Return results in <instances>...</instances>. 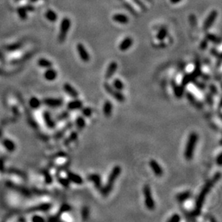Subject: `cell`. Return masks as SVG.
<instances>
[{
	"instance_id": "obj_1",
	"label": "cell",
	"mask_w": 222,
	"mask_h": 222,
	"mask_svg": "<svg viewBox=\"0 0 222 222\" xmlns=\"http://www.w3.org/2000/svg\"><path fill=\"white\" fill-rule=\"evenodd\" d=\"M214 183V181L212 179L208 180L206 183V184L204 185V186L203 187V188L201 189V192L198 195L196 200L195 207H194L192 212L190 213L192 217H198L201 215L203 206H204V202H205L206 196H207L209 192L211 191Z\"/></svg>"
},
{
	"instance_id": "obj_2",
	"label": "cell",
	"mask_w": 222,
	"mask_h": 222,
	"mask_svg": "<svg viewBox=\"0 0 222 222\" xmlns=\"http://www.w3.org/2000/svg\"><path fill=\"white\" fill-rule=\"evenodd\" d=\"M121 173H122V168L119 165H115L112 168V171H111L110 174H109L108 180H107V183L102 186L101 189L100 190L101 194L104 196H107L109 195L110 192L114 188V183L117 179L120 176Z\"/></svg>"
},
{
	"instance_id": "obj_3",
	"label": "cell",
	"mask_w": 222,
	"mask_h": 222,
	"mask_svg": "<svg viewBox=\"0 0 222 222\" xmlns=\"http://www.w3.org/2000/svg\"><path fill=\"white\" fill-rule=\"evenodd\" d=\"M198 140V135L196 132H193L189 135L184 150V157L186 160H191L193 157Z\"/></svg>"
},
{
	"instance_id": "obj_4",
	"label": "cell",
	"mask_w": 222,
	"mask_h": 222,
	"mask_svg": "<svg viewBox=\"0 0 222 222\" xmlns=\"http://www.w3.org/2000/svg\"><path fill=\"white\" fill-rule=\"evenodd\" d=\"M71 26V21L68 17H64L60 24V31L58 34V41L63 43L66 39L69 29Z\"/></svg>"
},
{
	"instance_id": "obj_5",
	"label": "cell",
	"mask_w": 222,
	"mask_h": 222,
	"mask_svg": "<svg viewBox=\"0 0 222 222\" xmlns=\"http://www.w3.org/2000/svg\"><path fill=\"white\" fill-rule=\"evenodd\" d=\"M144 198H145V207L150 211H152L155 208V202L152 197L151 188L149 185H145L143 189Z\"/></svg>"
},
{
	"instance_id": "obj_6",
	"label": "cell",
	"mask_w": 222,
	"mask_h": 222,
	"mask_svg": "<svg viewBox=\"0 0 222 222\" xmlns=\"http://www.w3.org/2000/svg\"><path fill=\"white\" fill-rule=\"evenodd\" d=\"M104 88L105 91L109 93V95H111L114 99H116L117 101L122 103L125 101V96L123 93L121 92L120 91H117L114 88L112 85H110L109 83L105 82L104 84Z\"/></svg>"
},
{
	"instance_id": "obj_7",
	"label": "cell",
	"mask_w": 222,
	"mask_h": 222,
	"mask_svg": "<svg viewBox=\"0 0 222 222\" xmlns=\"http://www.w3.org/2000/svg\"><path fill=\"white\" fill-rule=\"evenodd\" d=\"M218 17V12L216 10H212L211 12L209 13V15H208V17H206V19L204 21V26H203V29L204 30H208L211 28V27L214 25L215 20Z\"/></svg>"
},
{
	"instance_id": "obj_8",
	"label": "cell",
	"mask_w": 222,
	"mask_h": 222,
	"mask_svg": "<svg viewBox=\"0 0 222 222\" xmlns=\"http://www.w3.org/2000/svg\"><path fill=\"white\" fill-rule=\"evenodd\" d=\"M87 180L88 181L91 182L94 187L97 190H100L102 188V179L101 177L98 173H92V174L88 175L87 177Z\"/></svg>"
},
{
	"instance_id": "obj_9",
	"label": "cell",
	"mask_w": 222,
	"mask_h": 222,
	"mask_svg": "<svg viewBox=\"0 0 222 222\" xmlns=\"http://www.w3.org/2000/svg\"><path fill=\"white\" fill-rule=\"evenodd\" d=\"M76 50H77L78 53H79L80 58L85 62L87 63L90 60V55L88 54V51L86 50V48L82 43H78L76 46Z\"/></svg>"
},
{
	"instance_id": "obj_10",
	"label": "cell",
	"mask_w": 222,
	"mask_h": 222,
	"mask_svg": "<svg viewBox=\"0 0 222 222\" xmlns=\"http://www.w3.org/2000/svg\"><path fill=\"white\" fill-rule=\"evenodd\" d=\"M171 86H172L173 93L175 96L178 99H181L185 93V88L181 85H178L174 79L171 81Z\"/></svg>"
},
{
	"instance_id": "obj_11",
	"label": "cell",
	"mask_w": 222,
	"mask_h": 222,
	"mask_svg": "<svg viewBox=\"0 0 222 222\" xmlns=\"http://www.w3.org/2000/svg\"><path fill=\"white\" fill-rule=\"evenodd\" d=\"M66 177L71 183H74L76 185H82L84 183V180L79 174L71 172V171H67Z\"/></svg>"
},
{
	"instance_id": "obj_12",
	"label": "cell",
	"mask_w": 222,
	"mask_h": 222,
	"mask_svg": "<svg viewBox=\"0 0 222 222\" xmlns=\"http://www.w3.org/2000/svg\"><path fill=\"white\" fill-rule=\"evenodd\" d=\"M150 165V167L152 169V172L154 173V174L157 177H161L163 174V170H162V167L160 165V164L155 160L152 159L149 162Z\"/></svg>"
},
{
	"instance_id": "obj_13",
	"label": "cell",
	"mask_w": 222,
	"mask_h": 222,
	"mask_svg": "<svg viewBox=\"0 0 222 222\" xmlns=\"http://www.w3.org/2000/svg\"><path fill=\"white\" fill-rule=\"evenodd\" d=\"M43 103L52 108H57V107H61L63 104V101L60 99L55 98H47L43 101Z\"/></svg>"
},
{
	"instance_id": "obj_14",
	"label": "cell",
	"mask_w": 222,
	"mask_h": 222,
	"mask_svg": "<svg viewBox=\"0 0 222 222\" xmlns=\"http://www.w3.org/2000/svg\"><path fill=\"white\" fill-rule=\"evenodd\" d=\"M84 107L82 101L78 99L77 98L74 99V100H71L67 104V109L69 111H76L81 109Z\"/></svg>"
},
{
	"instance_id": "obj_15",
	"label": "cell",
	"mask_w": 222,
	"mask_h": 222,
	"mask_svg": "<svg viewBox=\"0 0 222 222\" xmlns=\"http://www.w3.org/2000/svg\"><path fill=\"white\" fill-rule=\"evenodd\" d=\"M185 96H186V98L188 99L189 101L190 102V104H193L194 107H196V108L198 109H203V107H204V104L201 101H200L198 100L196 97L194 96L191 92L188 91V92L185 93Z\"/></svg>"
},
{
	"instance_id": "obj_16",
	"label": "cell",
	"mask_w": 222,
	"mask_h": 222,
	"mask_svg": "<svg viewBox=\"0 0 222 222\" xmlns=\"http://www.w3.org/2000/svg\"><path fill=\"white\" fill-rule=\"evenodd\" d=\"M118 64L117 62L112 61L109 64L108 67H107V71H106L105 74V79H110L114 75L116 71L117 70Z\"/></svg>"
},
{
	"instance_id": "obj_17",
	"label": "cell",
	"mask_w": 222,
	"mask_h": 222,
	"mask_svg": "<svg viewBox=\"0 0 222 222\" xmlns=\"http://www.w3.org/2000/svg\"><path fill=\"white\" fill-rule=\"evenodd\" d=\"M112 20H113L114 22L121 24V25H126L129 22V17L126 16V15H124V14L122 13L114 14L113 16H112Z\"/></svg>"
},
{
	"instance_id": "obj_18",
	"label": "cell",
	"mask_w": 222,
	"mask_h": 222,
	"mask_svg": "<svg viewBox=\"0 0 222 222\" xmlns=\"http://www.w3.org/2000/svg\"><path fill=\"white\" fill-rule=\"evenodd\" d=\"M192 196V193L190 190H185V191L180 192L176 196V199L180 204H183L185 201H188Z\"/></svg>"
},
{
	"instance_id": "obj_19",
	"label": "cell",
	"mask_w": 222,
	"mask_h": 222,
	"mask_svg": "<svg viewBox=\"0 0 222 222\" xmlns=\"http://www.w3.org/2000/svg\"><path fill=\"white\" fill-rule=\"evenodd\" d=\"M133 45V40L132 38L131 37H126L123 39L122 40V42L120 43L119 46V49L121 50V51L124 52L126 51L128 49H129Z\"/></svg>"
},
{
	"instance_id": "obj_20",
	"label": "cell",
	"mask_w": 222,
	"mask_h": 222,
	"mask_svg": "<svg viewBox=\"0 0 222 222\" xmlns=\"http://www.w3.org/2000/svg\"><path fill=\"white\" fill-rule=\"evenodd\" d=\"M63 89L65 91V92L69 96H71L73 99H76L79 97V93L76 91V88L71 85L68 83H65L63 86Z\"/></svg>"
},
{
	"instance_id": "obj_21",
	"label": "cell",
	"mask_w": 222,
	"mask_h": 222,
	"mask_svg": "<svg viewBox=\"0 0 222 222\" xmlns=\"http://www.w3.org/2000/svg\"><path fill=\"white\" fill-rule=\"evenodd\" d=\"M57 76H58V73L55 69L52 68H47L46 72L44 73V78L48 81H55L56 79Z\"/></svg>"
},
{
	"instance_id": "obj_22",
	"label": "cell",
	"mask_w": 222,
	"mask_h": 222,
	"mask_svg": "<svg viewBox=\"0 0 222 222\" xmlns=\"http://www.w3.org/2000/svg\"><path fill=\"white\" fill-rule=\"evenodd\" d=\"M112 109H113V104L111 102V101H106L103 106V112L105 117H109L112 115Z\"/></svg>"
},
{
	"instance_id": "obj_23",
	"label": "cell",
	"mask_w": 222,
	"mask_h": 222,
	"mask_svg": "<svg viewBox=\"0 0 222 222\" xmlns=\"http://www.w3.org/2000/svg\"><path fill=\"white\" fill-rule=\"evenodd\" d=\"M2 145L4 148L9 152H14L16 150V145L14 143L12 140H10V139H4L2 141Z\"/></svg>"
},
{
	"instance_id": "obj_24",
	"label": "cell",
	"mask_w": 222,
	"mask_h": 222,
	"mask_svg": "<svg viewBox=\"0 0 222 222\" xmlns=\"http://www.w3.org/2000/svg\"><path fill=\"white\" fill-rule=\"evenodd\" d=\"M45 16H46L47 20L50 22H55L58 18L57 13L52 10H47L46 14H45Z\"/></svg>"
},
{
	"instance_id": "obj_25",
	"label": "cell",
	"mask_w": 222,
	"mask_h": 222,
	"mask_svg": "<svg viewBox=\"0 0 222 222\" xmlns=\"http://www.w3.org/2000/svg\"><path fill=\"white\" fill-rule=\"evenodd\" d=\"M37 65L43 68H50L53 67V63L48 59L42 58L37 60Z\"/></svg>"
},
{
	"instance_id": "obj_26",
	"label": "cell",
	"mask_w": 222,
	"mask_h": 222,
	"mask_svg": "<svg viewBox=\"0 0 222 222\" xmlns=\"http://www.w3.org/2000/svg\"><path fill=\"white\" fill-rule=\"evenodd\" d=\"M44 120L45 123H46V124L48 128L53 129V128H54L55 126V123L54 121L53 120V119L51 118V116H50V114L48 113V112H45Z\"/></svg>"
},
{
	"instance_id": "obj_27",
	"label": "cell",
	"mask_w": 222,
	"mask_h": 222,
	"mask_svg": "<svg viewBox=\"0 0 222 222\" xmlns=\"http://www.w3.org/2000/svg\"><path fill=\"white\" fill-rule=\"evenodd\" d=\"M57 180L60 185H61L62 186L64 187V188H68L69 186H70L71 182L69 181V180L68 179L67 177H63L61 175L58 174L57 175Z\"/></svg>"
},
{
	"instance_id": "obj_28",
	"label": "cell",
	"mask_w": 222,
	"mask_h": 222,
	"mask_svg": "<svg viewBox=\"0 0 222 222\" xmlns=\"http://www.w3.org/2000/svg\"><path fill=\"white\" fill-rule=\"evenodd\" d=\"M206 39L208 41H211V43H214V44L219 45L221 42V40L218 36L212 33H207L206 35Z\"/></svg>"
},
{
	"instance_id": "obj_29",
	"label": "cell",
	"mask_w": 222,
	"mask_h": 222,
	"mask_svg": "<svg viewBox=\"0 0 222 222\" xmlns=\"http://www.w3.org/2000/svg\"><path fill=\"white\" fill-rule=\"evenodd\" d=\"M168 36V29L165 27H162L158 31L157 35H156V38L160 42H162L165 40L166 37Z\"/></svg>"
},
{
	"instance_id": "obj_30",
	"label": "cell",
	"mask_w": 222,
	"mask_h": 222,
	"mask_svg": "<svg viewBox=\"0 0 222 222\" xmlns=\"http://www.w3.org/2000/svg\"><path fill=\"white\" fill-rule=\"evenodd\" d=\"M75 124H76V127H77L79 129L81 130L85 128L86 123V120H85L84 117H82V116H79V117H77V118H76Z\"/></svg>"
},
{
	"instance_id": "obj_31",
	"label": "cell",
	"mask_w": 222,
	"mask_h": 222,
	"mask_svg": "<svg viewBox=\"0 0 222 222\" xmlns=\"http://www.w3.org/2000/svg\"><path fill=\"white\" fill-rule=\"evenodd\" d=\"M17 12L19 17L22 20H25L27 19V11L25 7H19L17 9Z\"/></svg>"
},
{
	"instance_id": "obj_32",
	"label": "cell",
	"mask_w": 222,
	"mask_h": 222,
	"mask_svg": "<svg viewBox=\"0 0 222 222\" xmlns=\"http://www.w3.org/2000/svg\"><path fill=\"white\" fill-rule=\"evenodd\" d=\"M29 104L31 108L33 109H37L40 107L41 101H40L39 99L37 98V97H32V98L30 99V100H29Z\"/></svg>"
},
{
	"instance_id": "obj_33",
	"label": "cell",
	"mask_w": 222,
	"mask_h": 222,
	"mask_svg": "<svg viewBox=\"0 0 222 222\" xmlns=\"http://www.w3.org/2000/svg\"><path fill=\"white\" fill-rule=\"evenodd\" d=\"M112 86H113L116 90H117V91H120L124 89V84H123V82L119 79H116L114 80L113 83H112Z\"/></svg>"
},
{
	"instance_id": "obj_34",
	"label": "cell",
	"mask_w": 222,
	"mask_h": 222,
	"mask_svg": "<svg viewBox=\"0 0 222 222\" xmlns=\"http://www.w3.org/2000/svg\"><path fill=\"white\" fill-rule=\"evenodd\" d=\"M81 218H82L83 221H87L89 218V215H90V211L89 209H88V206H83V208L81 209Z\"/></svg>"
},
{
	"instance_id": "obj_35",
	"label": "cell",
	"mask_w": 222,
	"mask_h": 222,
	"mask_svg": "<svg viewBox=\"0 0 222 222\" xmlns=\"http://www.w3.org/2000/svg\"><path fill=\"white\" fill-rule=\"evenodd\" d=\"M78 137H79V135H78V133L76 132H72L70 134V135L68 136V137L65 140V144L68 145L70 143H74L76 140H77Z\"/></svg>"
},
{
	"instance_id": "obj_36",
	"label": "cell",
	"mask_w": 222,
	"mask_h": 222,
	"mask_svg": "<svg viewBox=\"0 0 222 222\" xmlns=\"http://www.w3.org/2000/svg\"><path fill=\"white\" fill-rule=\"evenodd\" d=\"M22 46V43H14V44H12V45H9V46L5 47V48H6L7 51L14 52V51H16V50H17L20 49Z\"/></svg>"
},
{
	"instance_id": "obj_37",
	"label": "cell",
	"mask_w": 222,
	"mask_h": 222,
	"mask_svg": "<svg viewBox=\"0 0 222 222\" xmlns=\"http://www.w3.org/2000/svg\"><path fill=\"white\" fill-rule=\"evenodd\" d=\"M71 210V206L69 205V204H63V205L60 206V209H59L58 215L60 216H61V215L65 214V213H67V212H69Z\"/></svg>"
},
{
	"instance_id": "obj_38",
	"label": "cell",
	"mask_w": 222,
	"mask_h": 222,
	"mask_svg": "<svg viewBox=\"0 0 222 222\" xmlns=\"http://www.w3.org/2000/svg\"><path fill=\"white\" fill-rule=\"evenodd\" d=\"M193 84L194 86L196 87L198 89H199L200 91H204V90L206 88V85L204 82H202V81H198L197 79H195L193 81Z\"/></svg>"
},
{
	"instance_id": "obj_39",
	"label": "cell",
	"mask_w": 222,
	"mask_h": 222,
	"mask_svg": "<svg viewBox=\"0 0 222 222\" xmlns=\"http://www.w3.org/2000/svg\"><path fill=\"white\" fill-rule=\"evenodd\" d=\"M81 113L85 117H90L92 115L93 111L90 107H82L81 108Z\"/></svg>"
},
{
	"instance_id": "obj_40",
	"label": "cell",
	"mask_w": 222,
	"mask_h": 222,
	"mask_svg": "<svg viewBox=\"0 0 222 222\" xmlns=\"http://www.w3.org/2000/svg\"><path fill=\"white\" fill-rule=\"evenodd\" d=\"M206 104L210 107H212L214 104V95L211 94V93H206L205 96Z\"/></svg>"
},
{
	"instance_id": "obj_41",
	"label": "cell",
	"mask_w": 222,
	"mask_h": 222,
	"mask_svg": "<svg viewBox=\"0 0 222 222\" xmlns=\"http://www.w3.org/2000/svg\"><path fill=\"white\" fill-rule=\"evenodd\" d=\"M124 7L130 13L132 14L134 16H137L138 15V13L137 12V11L135 10L134 7H133L131 4H129V3L126 2V1H124Z\"/></svg>"
},
{
	"instance_id": "obj_42",
	"label": "cell",
	"mask_w": 222,
	"mask_h": 222,
	"mask_svg": "<svg viewBox=\"0 0 222 222\" xmlns=\"http://www.w3.org/2000/svg\"><path fill=\"white\" fill-rule=\"evenodd\" d=\"M133 2L135 3L137 6L139 7L143 12H147V8L146 7V5L143 3V1L142 0H132Z\"/></svg>"
},
{
	"instance_id": "obj_43",
	"label": "cell",
	"mask_w": 222,
	"mask_h": 222,
	"mask_svg": "<svg viewBox=\"0 0 222 222\" xmlns=\"http://www.w3.org/2000/svg\"><path fill=\"white\" fill-rule=\"evenodd\" d=\"M208 88H209V93H211L212 95H217L218 93V88L214 84H210L209 86H208Z\"/></svg>"
},
{
	"instance_id": "obj_44",
	"label": "cell",
	"mask_w": 222,
	"mask_h": 222,
	"mask_svg": "<svg viewBox=\"0 0 222 222\" xmlns=\"http://www.w3.org/2000/svg\"><path fill=\"white\" fill-rule=\"evenodd\" d=\"M210 53H211V54H212V55H214V56L216 59H218V60H221V53H220L219 51H218V50H216V49H215L214 48H211V50H210Z\"/></svg>"
},
{
	"instance_id": "obj_45",
	"label": "cell",
	"mask_w": 222,
	"mask_h": 222,
	"mask_svg": "<svg viewBox=\"0 0 222 222\" xmlns=\"http://www.w3.org/2000/svg\"><path fill=\"white\" fill-rule=\"evenodd\" d=\"M181 220V217L178 214H174L168 220V222H179Z\"/></svg>"
},
{
	"instance_id": "obj_46",
	"label": "cell",
	"mask_w": 222,
	"mask_h": 222,
	"mask_svg": "<svg viewBox=\"0 0 222 222\" xmlns=\"http://www.w3.org/2000/svg\"><path fill=\"white\" fill-rule=\"evenodd\" d=\"M208 47V40L206 39H204L200 43V45H199V48H200L201 50H205Z\"/></svg>"
},
{
	"instance_id": "obj_47",
	"label": "cell",
	"mask_w": 222,
	"mask_h": 222,
	"mask_svg": "<svg viewBox=\"0 0 222 222\" xmlns=\"http://www.w3.org/2000/svg\"><path fill=\"white\" fill-rule=\"evenodd\" d=\"M31 220H32V221H34V222L45 221H46V220H45V218L42 217L41 216H40V215H34V216L32 217V218H31Z\"/></svg>"
},
{
	"instance_id": "obj_48",
	"label": "cell",
	"mask_w": 222,
	"mask_h": 222,
	"mask_svg": "<svg viewBox=\"0 0 222 222\" xmlns=\"http://www.w3.org/2000/svg\"><path fill=\"white\" fill-rule=\"evenodd\" d=\"M222 152H219L218 155L216 156V165L218 166V167H221V164H222Z\"/></svg>"
},
{
	"instance_id": "obj_49",
	"label": "cell",
	"mask_w": 222,
	"mask_h": 222,
	"mask_svg": "<svg viewBox=\"0 0 222 222\" xmlns=\"http://www.w3.org/2000/svg\"><path fill=\"white\" fill-rule=\"evenodd\" d=\"M221 172H219V171H218V172H216V173H215L214 176H213L212 180H214V183H217L218 180L221 179Z\"/></svg>"
},
{
	"instance_id": "obj_50",
	"label": "cell",
	"mask_w": 222,
	"mask_h": 222,
	"mask_svg": "<svg viewBox=\"0 0 222 222\" xmlns=\"http://www.w3.org/2000/svg\"><path fill=\"white\" fill-rule=\"evenodd\" d=\"M25 8L27 11V12H32L35 10V7L32 4H27L25 6Z\"/></svg>"
},
{
	"instance_id": "obj_51",
	"label": "cell",
	"mask_w": 222,
	"mask_h": 222,
	"mask_svg": "<svg viewBox=\"0 0 222 222\" xmlns=\"http://www.w3.org/2000/svg\"><path fill=\"white\" fill-rule=\"evenodd\" d=\"M68 117H69V113H68V112H63V113H62L58 117V119L60 121H61V120H63V119H67V118Z\"/></svg>"
},
{
	"instance_id": "obj_52",
	"label": "cell",
	"mask_w": 222,
	"mask_h": 222,
	"mask_svg": "<svg viewBox=\"0 0 222 222\" xmlns=\"http://www.w3.org/2000/svg\"><path fill=\"white\" fill-rule=\"evenodd\" d=\"M200 76H201V77L203 78V79H204V81H209V80L211 79V76H210L209 75H208V74H203V73H201V74Z\"/></svg>"
},
{
	"instance_id": "obj_53",
	"label": "cell",
	"mask_w": 222,
	"mask_h": 222,
	"mask_svg": "<svg viewBox=\"0 0 222 222\" xmlns=\"http://www.w3.org/2000/svg\"><path fill=\"white\" fill-rule=\"evenodd\" d=\"M182 0H170V1H171V3L173 4H178V3L180 2Z\"/></svg>"
},
{
	"instance_id": "obj_54",
	"label": "cell",
	"mask_w": 222,
	"mask_h": 222,
	"mask_svg": "<svg viewBox=\"0 0 222 222\" xmlns=\"http://www.w3.org/2000/svg\"><path fill=\"white\" fill-rule=\"evenodd\" d=\"M40 1V0H29V1L30 3H35V2H36V1Z\"/></svg>"
},
{
	"instance_id": "obj_55",
	"label": "cell",
	"mask_w": 222,
	"mask_h": 222,
	"mask_svg": "<svg viewBox=\"0 0 222 222\" xmlns=\"http://www.w3.org/2000/svg\"><path fill=\"white\" fill-rule=\"evenodd\" d=\"M1 53H0V58H1Z\"/></svg>"
},
{
	"instance_id": "obj_56",
	"label": "cell",
	"mask_w": 222,
	"mask_h": 222,
	"mask_svg": "<svg viewBox=\"0 0 222 222\" xmlns=\"http://www.w3.org/2000/svg\"><path fill=\"white\" fill-rule=\"evenodd\" d=\"M15 1H20V0H15Z\"/></svg>"
},
{
	"instance_id": "obj_57",
	"label": "cell",
	"mask_w": 222,
	"mask_h": 222,
	"mask_svg": "<svg viewBox=\"0 0 222 222\" xmlns=\"http://www.w3.org/2000/svg\"><path fill=\"white\" fill-rule=\"evenodd\" d=\"M147 1H150V0H147Z\"/></svg>"
}]
</instances>
